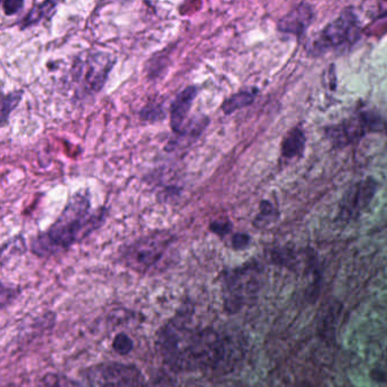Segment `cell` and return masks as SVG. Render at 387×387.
<instances>
[{
	"label": "cell",
	"instance_id": "cell-1",
	"mask_svg": "<svg viewBox=\"0 0 387 387\" xmlns=\"http://www.w3.org/2000/svg\"><path fill=\"white\" fill-rule=\"evenodd\" d=\"M159 352L175 372L217 369L233 354L232 343L216 329L190 327L172 321L158 334Z\"/></svg>",
	"mask_w": 387,
	"mask_h": 387
},
{
	"label": "cell",
	"instance_id": "cell-2",
	"mask_svg": "<svg viewBox=\"0 0 387 387\" xmlns=\"http://www.w3.org/2000/svg\"><path fill=\"white\" fill-rule=\"evenodd\" d=\"M105 217L103 211L92 213L88 197L77 193L70 199L55 223L34 238L31 244L32 252L39 257H49L68 250L100 227Z\"/></svg>",
	"mask_w": 387,
	"mask_h": 387
},
{
	"label": "cell",
	"instance_id": "cell-3",
	"mask_svg": "<svg viewBox=\"0 0 387 387\" xmlns=\"http://www.w3.org/2000/svg\"><path fill=\"white\" fill-rule=\"evenodd\" d=\"M173 241L174 236L166 232L146 235L126 245L121 253V259L128 268L146 274L164 259Z\"/></svg>",
	"mask_w": 387,
	"mask_h": 387
},
{
	"label": "cell",
	"instance_id": "cell-4",
	"mask_svg": "<svg viewBox=\"0 0 387 387\" xmlns=\"http://www.w3.org/2000/svg\"><path fill=\"white\" fill-rule=\"evenodd\" d=\"M259 269L247 265L226 271L222 278L224 308L229 314H236L259 291Z\"/></svg>",
	"mask_w": 387,
	"mask_h": 387
},
{
	"label": "cell",
	"instance_id": "cell-5",
	"mask_svg": "<svg viewBox=\"0 0 387 387\" xmlns=\"http://www.w3.org/2000/svg\"><path fill=\"white\" fill-rule=\"evenodd\" d=\"M359 37V23L357 16L350 10L343 13L337 19L331 22L317 39L310 45V52L320 55L333 49L341 48L354 43Z\"/></svg>",
	"mask_w": 387,
	"mask_h": 387
},
{
	"label": "cell",
	"instance_id": "cell-6",
	"mask_svg": "<svg viewBox=\"0 0 387 387\" xmlns=\"http://www.w3.org/2000/svg\"><path fill=\"white\" fill-rule=\"evenodd\" d=\"M385 124L379 117L370 113H359L356 116L345 119L337 126L327 128V139L334 146L352 144L370 132L384 130Z\"/></svg>",
	"mask_w": 387,
	"mask_h": 387
},
{
	"label": "cell",
	"instance_id": "cell-7",
	"mask_svg": "<svg viewBox=\"0 0 387 387\" xmlns=\"http://www.w3.org/2000/svg\"><path fill=\"white\" fill-rule=\"evenodd\" d=\"M96 379L99 387H142L144 376L135 366L107 363L98 368Z\"/></svg>",
	"mask_w": 387,
	"mask_h": 387
},
{
	"label": "cell",
	"instance_id": "cell-8",
	"mask_svg": "<svg viewBox=\"0 0 387 387\" xmlns=\"http://www.w3.org/2000/svg\"><path fill=\"white\" fill-rule=\"evenodd\" d=\"M377 190V183L372 179H366L352 186L344 198L342 199L341 217L344 220H351L360 215L367 208Z\"/></svg>",
	"mask_w": 387,
	"mask_h": 387
},
{
	"label": "cell",
	"instance_id": "cell-9",
	"mask_svg": "<svg viewBox=\"0 0 387 387\" xmlns=\"http://www.w3.org/2000/svg\"><path fill=\"white\" fill-rule=\"evenodd\" d=\"M314 20V10L307 3H301L278 22V29L283 33L302 36Z\"/></svg>",
	"mask_w": 387,
	"mask_h": 387
},
{
	"label": "cell",
	"instance_id": "cell-10",
	"mask_svg": "<svg viewBox=\"0 0 387 387\" xmlns=\"http://www.w3.org/2000/svg\"><path fill=\"white\" fill-rule=\"evenodd\" d=\"M198 95V89L195 86H186L183 91H181L172 103L171 106V126L175 133L181 135L184 130V123L189 115L190 109L192 107L193 101Z\"/></svg>",
	"mask_w": 387,
	"mask_h": 387
},
{
	"label": "cell",
	"instance_id": "cell-11",
	"mask_svg": "<svg viewBox=\"0 0 387 387\" xmlns=\"http://www.w3.org/2000/svg\"><path fill=\"white\" fill-rule=\"evenodd\" d=\"M113 65L114 59H112L109 54L98 52L95 55L90 56L86 79L92 90L99 91L103 89Z\"/></svg>",
	"mask_w": 387,
	"mask_h": 387
},
{
	"label": "cell",
	"instance_id": "cell-12",
	"mask_svg": "<svg viewBox=\"0 0 387 387\" xmlns=\"http://www.w3.org/2000/svg\"><path fill=\"white\" fill-rule=\"evenodd\" d=\"M305 135L300 128H294L284 137L282 155L287 159L299 158L305 151Z\"/></svg>",
	"mask_w": 387,
	"mask_h": 387
},
{
	"label": "cell",
	"instance_id": "cell-13",
	"mask_svg": "<svg viewBox=\"0 0 387 387\" xmlns=\"http://www.w3.org/2000/svg\"><path fill=\"white\" fill-rule=\"evenodd\" d=\"M257 93H258V91H257L256 89L238 91V93H234V95L231 96V97L227 98L224 101L222 109H223L226 115L234 113L236 110L241 109V108L252 104Z\"/></svg>",
	"mask_w": 387,
	"mask_h": 387
},
{
	"label": "cell",
	"instance_id": "cell-14",
	"mask_svg": "<svg viewBox=\"0 0 387 387\" xmlns=\"http://www.w3.org/2000/svg\"><path fill=\"white\" fill-rule=\"evenodd\" d=\"M342 305L340 303H331L328 310L325 312L321 323H320L319 333L325 340H334L332 337L335 333V325L337 323V317L341 312Z\"/></svg>",
	"mask_w": 387,
	"mask_h": 387
},
{
	"label": "cell",
	"instance_id": "cell-15",
	"mask_svg": "<svg viewBox=\"0 0 387 387\" xmlns=\"http://www.w3.org/2000/svg\"><path fill=\"white\" fill-rule=\"evenodd\" d=\"M57 3L55 1H43V3H38L31 8L30 12L22 19L20 22V26L21 29L28 28L31 25L36 24L38 22L48 15L49 13L52 12L55 8Z\"/></svg>",
	"mask_w": 387,
	"mask_h": 387
},
{
	"label": "cell",
	"instance_id": "cell-16",
	"mask_svg": "<svg viewBox=\"0 0 387 387\" xmlns=\"http://www.w3.org/2000/svg\"><path fill=\"white\" fill-rule=\"evenodd\" d=\"M37 387H79L77 381L61 374H47L38 381Z\"/></svg>",
	"mask_w": 387,
	"mask_h": 387
},
{
	"label": "cell",
	"instance_id": "cell-17",
	"mask_svg": "<svg viewBox=\"0 0 387 387\" xmlns=\"http://www.w3.org/2000/svg\"><path fill=\"white\" fill-rule=\"evenodd\" d=\"M276 218H278V213L273 207V204L268 202H262L260 204L259 213L257 215L253 225L256 226L257 229H264L266 226L271 225Z\"/></svg>",
	"mask_w": 387,
	"mask_h": 387
},
{
	"label": "cell",
	"instance_id": "cell-18",
	"mask_svg": "<svg viewBox=\"0 0 387 387\" xmlns=\"http://www.w3.org/2000/svg\"><path fill=\"white\" fill-rule=\"evenodd\" d=\"M113 349L119 356H128L135 349V342L126 333H119L114 337Z\"/></svg>",
	"mask_w": 387,
	"mask_h": 387
},
{
	"label": "cell",
	"instance_id": "cell-19",
	"mask_svg": "<svg viewBox=\"0 0 387 387\" xmlns=\"http://www.w3.org/2000/svg\"><path fill=\"white\" fill-rule=\"evenodd\" d=\"M22 99V91L10 92L5 96L1 101V121L6 122L13 110L20 104Z\"/></svg>",
	"mask_w": 387,
	"mask_h": 387
},
{
	"label": "cell",
	"instance_id": "cell-20",
	"mask_svg": "<svg viewBox=\"0 0 387 387\" xmlns=\"http://www.w3.org/2000/svg\"><path fill=\"white\" fill-rule=\"evenodd\" d=\"M232 229V224L229 223V220H213L211 224V231L215 234L224 236V235L229 234Z\"/></svg>",
	"mask_w": 387,
	"mask_h": 387
},
{
	"label": "cell",
	"instance_id": "cell-21",
	"mask_svg": "<svg viewBox=\"0 0 387 387\" xmlns=\"http://www.w3.org/2000/svg\"><path fill=\"white\" fill-rule=\"evenodd\" d=\"M250 241L251 238L249 235L244 234V233H238L232 238V247L234 248L235 250H242L250 244Z\"/></svg>",
	"mask_w": 387,
	"mask_h": 387
},
{
	"label": "cell",
	"instance_id": "cell-22",
	"mask_svg": "<svg viewBox=\"0 0 387 387\" xmlns=\"http://www.w3.org/2000/svg\"><path fill=\"white\" fill-rule=\"evenodd\" d=\"M24 3L19 0H5L3 1V8L7 15H14L23 7Z\"/></svg>",
	"mask_w": 387,
	"mask_h": 387
}]
</instances>
